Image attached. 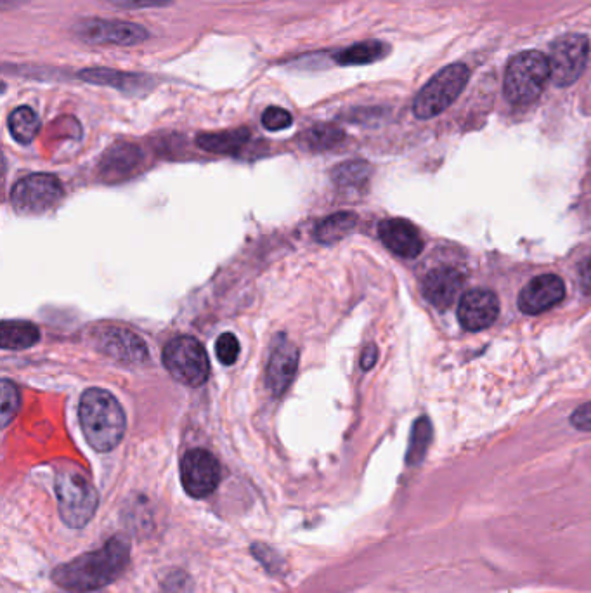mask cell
I'll return each mask as SVG.
<instances>
[{
    "label": "cell",
    "mask_w": 591,
    "mask_h": 593,
    "mask_svg": "<svg viewBox=\"0 0 591 593\" xmlns=\"http://www.w3.org/2000/svg\"><path fill=\"white\" fill-rule=\"evenodd\" d=\"M39 342L40 330L30 321H2L0 347L4 351H23Z\"/></svg>",
    "instance_id": "obj_20"
},
{
    "label": "cell",
    "mask_w": 591,
    "mask_h": 593,
    "mask_svg": "<svg viewBox=\"0 0 591 593\" xmlns=\"http://www.w3.org/2000/svg\"><path fill=\"white\" fill-rule=\"evenodd\" d=\"M344 131L333 124H319L311 127L304 134V144L307 150L326 151L335 148L344 141Z\"/></svg>",
    "instance_id": "obj_24"
},
{
    "label": "cell",
    "mask_w": 591,
    "mask_h": 593,
    "mask_svg": "<svg viewBox=\"0 0 591 593\" xmlns=\"http://www.w3.org/2000/svg\"><path fill=\"white\" fill-rule=\"evenodd\" d=\"M78 39L91 46L129 47L143 44L150 39V32L141 25L122 20H91L78 21L75 27Z\"/></svg>",
    "instance_id": "obj_9"
},
{
    "label": "cell",
    "mask_w": 591,
    "mask_h": 593,
    "mask_svg": "<svg viewBox=\"0 0 591 593\" xmlns=\"http://www.w3.org/2000/svg\"><path fill=\"white\" fill-rule=\"evenodd\" d=\"M358 224V217L352 212H337L333 216L326 217L319 222L318 228L314 231L316 240L325 245L330 243H337L351 233L352 229L356 228Z\"/></svg>",
    "instance_id": "obj_22"
},
{
    "label": "cell",
    "mask_w": 591,
    "mask_h": 593,
    "mask_svg": "<svg viewBox=\"0 0 591 593\" xmlns=\"http://www.w3.org/2000/svg\"><path fill=\"white\" fill-rule=\"evenodd\" d=\"M566 297V285L557 274H541L529 281L519 295V309L524 314H541L559 306Z\"/></svg>",
    "instance_id": "obj_12"
},
{
    "label": "cell",
    "mask_w": 591,
    "mask_h": 593,
    "mask_svg": "<svg viewBox=\"0 0 591 593\" xmlns=\"http://www.w3.org/2000/svg\"><path fill=\"white\" fill-rule=\"evenodd\" d=\"M432 441V425L427 417L418 418L411 431L410 446L406 453V463L408 465H418L425 458V453L429 450V444Z\"/></svg>",
    "instance_id": "obj_25"
},
{
    "label": "cell",
    "mask_w": 591,
    "mask_h": 593,
    "mask_svg": "<svg viewBox=\"0 0 591 593\" xmlns=\"http://www.w3.org/2000/svg\"><path fill=\"white\" fill-rule=\"evenodd\" d=\"M468 79H470V72L462 63H453L442 68L441 72L434 75L427 84L423 85L422 91L418 92L413 103L416 118L429 120L441 115L442 111L448 110L462 94Z\"/></svg>",
    "instance_id": "obj_5"
},
{
    "label": "cell",
    "mask_w": 591,
    "mask_h": 593,
    "mask_svg": "<svg viewBox=\"0 0 591 593\" xmlns=\"http://www.w3.org/2000/svg\"><path fill=\"white\" fill-rule=\"evenodd\" d=\"M552 80L550 63L545 54L524 51L508 61L503 92L512 105L526 106L534 103Z\"/></svg>",
    "instance_id": "obj_3"
},
{
    "label": "cell",
    "mask_w": 591,
    "mask_h": 593,
    "mask_svg": "<svg viewBox=\"0 0 591 593\" xmlns=\"http://www.w3.org/2000/svg\"><path fill=\"white\" fill-rule=\"evenodd\" d=\"M193 583L188 574L182 571L170 573L162 583V593H191Z\"/></svg>",
    "instance_id": "obj_31"
},
{
    "label": "cell",
    "mask_w": 591,
    "mask_h": 593,
    "mask_svg": "<svg viewBox=\"0 0 591 593\" xmlns=\"http://www.w3.org/2000/svg\"><path fill=\"white\" fill-rule=\"evenodd\" d=\"M292 124V113L283 110V108H278V106H269V108L262 113V125L266 127L267 131H285V129H288Z\"/></svg>",
    "instance_id": "obj_30"
},
{
    "label": "cell",
    "mask_w": 591,
    "mask_h": 593,
    "mask_svg": "<svg viewBox=\"0 0 591 593\" xmlns=\"http://www.w3.org/2000/svg\"><path fill=\"white\" fill-rule=\"evenodd\" d=\"M215 354L217 359L224 366H231L236 363L240 356V342L233 333H222L221 337L215 342Z\"/></svg>",
    "instance_id": "obj_28"
},
{
    "label": "cell",
    "mask_w": 591,
    "mask_h": 593,
    "mask_svg": "<svg viewBox=\"0 0 591 593\" xmlns=\"http://www.w3.org/2000/svg\"><path fill=\"white\" fill-rule=\"evenodd\" d=\"M579 280H581V288H583L585 295L591 297V255L583 261L581 268H579Z\"/></svg>",
    "instance_id": "obj_34"
},
{
    "label": "cell",
    "mask_w": 591,
    "mask_h": 593,
    "mask_svg": "<svg viewBox=\"0 0 591 593\" xmlns=\"http://www.w3.org/2000/svg\"><path fill=\"white\" fill-rule=\"evenodd\" d=\"M221 465L210 451L189 450L181 460V483L191 498L202 500L221 484Z\"/></svg>",
    "instance_id": "obj_10"
},
{
    "label": "cell",
    "mask_w": 591,
    "mask_h": 593,
    "mask_svg": "<svg viewBox=\"0 0 591 593\" xmlns=\"http://www.w3.org/2000/svg\"><path fill=\"white\" fill-rule=\"evenodd\" d=\"M463 274L458 269H432L423 280V297L432 306L446 311L455 304L456 297L462 294Z\"/></svg>",
    "instance_id": "obj_16"
},
{
    "label": "cell",
    "mask_w": 591,
    "mask_h": 593,
    "mask_svg": "<svg viewBox=\"0 0 591 593\" xmlns=\"http://www.w3.org/2000/svg\"><path fill=\"white\" fill-rule=\"evenodd\" d=\"M99 349L106 356H110L118 363H125V365H137L148 358V347L144 344V340L137 337L136 333L129 332L125 328H117V326H111L101 332Z\"/></svg>",
    "instance_id": "obj_13"
},
{
    "label": "cell",
    "mask_w": 591,
    "mask_h": 593,
    "mask_svg": "<svg viewBox=\"0 0 591 593\" xmlns=\"http://www.w3.org/2000/svg\"><path fill=\"white\" fill-rule=\"evenodd\" d=\"M590 58V40L581 33H567L553 42L548 54L552 82L557 87H569L578 82Z\"/></svg>",
    "instance_id": "obj_7"
},
{
    "label": "cell",
    "mask_w": 591,
    "mask_h": 593,
    "mask_svg": "<svg viewBox=\"0 0 591 593\" xmlns=\"http://www.w3.org/2000/svg\"><path fill=\"white\" fill-rule=\"evenodd\" d=\"M63 184L52 174H30L14 184L11 203L20 214H42L63 198Z\"/></svg>",
    "instance_id": "obj_8"
},
{
    "label": "cell",
    "mask_w": 591,
    "mask_h": 593,
    "mask_svg": "<svg viewBox=\"0 0 591 593\" xmlns=\"http://www.w3.org/2000/svg\"><path fill=\"white\" fill-rule=\"evenodd\" d=\"M378 351L375 346H368L364 349L363 356H361V368L363 370H371L375 363H377Z\"/></svg>",
    "instance_id": "obj_35"
},
{
    "label": "cell",
    "mask_w": 591,
    "mask_h": 593,
    "mask_svg": "<svg viewBox=\"0 0 591 593\" xmlns=\"http://www.w3.org/2000/svg\"><path fill=\"white\" fill-rule=\"evenodd\" d=\"M7 127H9L14 141H18L20 144H30L39 134L40 120L32 108L20 106L7 118Z\"/></svg>",
    "instance_id": "obj_23"
},
{
    "label": "cell",
    "mask_w": 591,
    "mask_h": 593,
    "mask_svg": "<svg viewBox=\"0 0 591 593\" xmlns=\"http://www.w3.org/2000/svg\"><path fill=\"white\" fill-rule=\"evenodd\" d=\"M390 53L389 44L380 40H364L351 47H345L335 54V63L340 66H364L377 63Z\"/></svg>",
    "instance_id": "obj_21"
},
{
    "label": "cell",
    "mask_w": 591,
    "mask_h": 593,
    "mask_svg": "<svg viewBox=\"0 0 591 593\" xmlns=\"http://www.w3.org/2000/svg\"><path fill=\"white\" fill-rule=\"evenodd\" d=\"M299 366V349L295 344L280 337L274 344L269 365H267L266 384L273 396H281L292 384Z\"/></svg>",
    "instance_id": "obj_14"
},
{
    "label": "cell",
    "mask_w": 591,
    "mask_h": 593,
    "mask_svg": "<svg viewBox=\"0 0 591 593\" xmlns=\"http://www.w3.org/2000/svg\"><path fill=\"white\" fill-rule=\"evenodd\" d=\"M163 365L177 382L200 387L210 375V361L202 342L193 337H176L163 349Z\"/></svg>",
    "instance_id": "obj_6"
},
{
    "label": "cell",
    "mask_w": 591,
    "mask_h": 593,
    "mask_svg": "<svg viewBox=\"0 0 591 593\" xmlns=\"http://www.w3.org/2000/svg\"><path fill=\"white\" fill-rule=\"evenodd\" d=\"M78 418L92 450L108 453L124 439L127 420L124 408L111 392L92 387L82 394Z\"/></svg>",
    "instance_id": "obj_2"
},
{
    "label": "cell",
    "mask_w": 591,
    "mask_h": 593,
    "mask_svg": "<svg viewBox=\"0 0 591 593\" xmlns=\"http://www.w3.org/2000/svg\"><path fill=\"white\" fill-rule=\"evenodd\" d=\"M59 515L70 528H84L98 510V491L91 481L75 469H65L56 476Z\"/></svg>",
    "instance_id": "obj_4"
},
{
    "label": "cell",
    "mask_w": 591,
    "mask_h": 593,
    "mask_svg": "<svg viewBox=\"0 0 591 593\" xmlns=\"http://www.w3.org/2000/svg\"><path fill=\"white\" fill-rule=\"evenodd\" d=\"M129 561L130 540L118 533L98 550L78 555L56 567L52 571V581L68 592H94L117 581L125 573Z\"/></svg>",
    "instance_id": "obj_1"
},
{
    "label": "cell",
    "mask_w": 591,
    "mask_h": 593,
    "mask_svg": "<svg viewBox=\"0 0 591 593\" xmlns=\"http://www.w3.org/2000/svg\"><path fill=\"white\" fill-rule=\"evenodd\" d=\"M378 235L392 254L406 259H415L423 250L420 231L406 219H387L380 222Z\"/></svg>",
    "instance_id": "obj_15"
},
{
    "label": "cell",
    "mask_w": 591,
    "mask_h": 593,
    "mask_svg": "<svg viewBox=\"0 0 591 593\" xmlns=\"http://www.w3.org/2000/svg\"><path fill=\"white\" fill-rule=\"evenodd\" d=\"M370 170V165L366 162H345L333 170L332 177L340 188H358L366 183V179L370 177Z\"/></svg>",
    "instance_id": "obj_26"
},
{
    "label": "cell",
    "mask_w": 591,
    "mask_h": 593,
    "mask_svg": "<svg viewBox=\"0 0 591 593\" xmlns=\"http://www.w3.org/2000/svg\"><path fill=\"white\" fill-rule=\"evenodd\" d=\"M500 316V300L498 297L484 290L475 288L463 295L458 306V320L468 332H481L493 325Z\"/></svg>",
    "instance_id": "obj_11"
},
{
    "label": "cell",
    "mask_w": 591,
    "mask_h": 593,
    "mask_svg": "<svg viewBox=\"0 0 591 593\" xmlns=\"http://www.w3.org/2000/svg\"><path fill=\"white\" fill-rule=\"evenodd\" d=\"M113 6L120 9H150V7H167L172 0H110Z\"/></svg>",
    "instance_id": "obj_32"
},
{
    "label": "cell",
    "mask_w": 591,
    "mask_h": 593,
    "mask_svg": "<svg viewBox=\"0 0 591 593\" xmlns=\"http://www.w3.org/2000/svg\"><path fill=\"white\" fill-rule=\"evenodd\" d=\"M571 424L579 431H591V403L581 406L572 413Z\"/></svg>",
    "instance_id": "obj_33"
},
{
    "label": "cell",
    "mask_w": 591,
    "mask_h": 593,
    "mask_svg": "<svg viewBox=\"0 0 591 593\" xmlns=\"http://www.w3.org/2000/svg\"><path fill=\"white\" fill-rule=\"evenodd\" d=\"M78 79L85 80L89 84L108 85L118 91L134 92V94L144 91V89H150L151 82H153L143 73L118 72V70H108V68H89V70L78 73Z\"/></svg>",
    "instance_id": "obj_17"
},
{
    "label": "cell",
    "mask_w": 591,
    "mask_h": 593,
    "mask_svg": "<svg viewBox=\"0 0 591 593\" xmlns=\"http://www.w3.org/2000/svg\"><path fill=\"white\" fill-rule=\"evenodd\" d=\"M0 394H2L0 418H2V427H7L13 422V418L16 417V413L20 410V392H18V387L11 380L4 378Z\"/></svg>",
    "instance_id": "obj_27"
},
{
    "label": "cell",
    "mask_w": 591,
    "mask_h": 593,
    "mask_svg": "<svg viewBox=\"0 0 591 593\" xmlns=\"http://www.w3.org/2000/svg\"><path fill=\"white\" fill-rule=\"evenodd\" d=\"M252 554H254L255 559H257L262 566L266 567L267 573H283L285 562H283L280 555L274 552L273 548H269L267 545H262V543H254V545H252Z\"/></svg>",
    "instance_id": "obj_29"
},
{
    "label": "cell",
    "mask_w": 591,
    "mask_h": 593,
    "mask_svg": "<svg viewBox=\"0 0 591 593\" xmlns=\"http://www.w3.org/2000/svg\"><path fill=\"white\" fill-rule=\"evenodd\" d=\"M250 141L248 129H234V131L210 132L196 137V144L208 153L215 155H236L240 153Z\"/></svg>",
    "instance_id": "obj_19"
},
{
    "label": "cell",
    "mask_w": 591,
    "mask_h": 593,
    "mask_svg": "<svg viewBox=\"0 0 591 593\" xmlns=\"http://www.w3.org/2000/svg\"><path fill=\"white\" fill-rule=\"evenodd\" d=\"M141 162V150L134 144H118L108 150L101 163V172L108 181L122 179Z\"/></svg>",
    "instance_id": "obj_18"
}]
</instances>
